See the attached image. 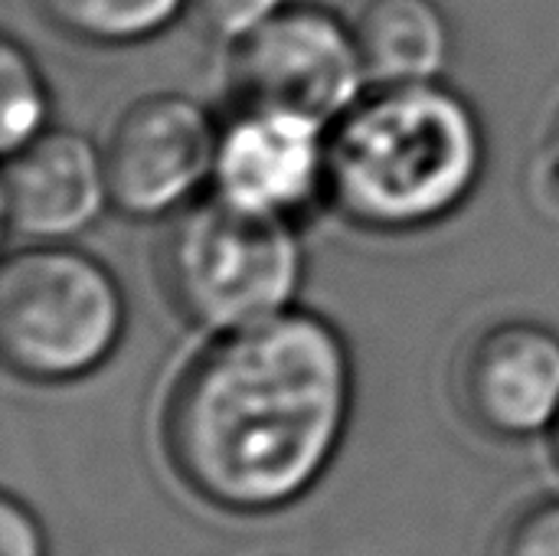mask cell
Listing matches in <instances>:
<instances>
[{"label": "cell", "instance_id": "1", "mask_svg": "<svg viewBox=\"0 0 559 556\" xmlns=\"http://www.w3.org/2000/svg\"><path fill=\"white\" fill-rule=\"evenodd\" d=\"M357 397L347 338L308 308L216 334L167 390L160 446L206 508L262 518L318 488Z\"/></svg>", "mask_w": 559, "mask_h": 556}, {"label": "cell", "instance_id": "2", "mask_svg": "<svg viewBox=\"0 0 559 556\" xmlns=\"http://www.w3.org/2000/svg\"><path fill=\"white\" fill-rule=\"evenodd\" d=\"M485 164V121L459 88L370 85L328 128V203L364 233H423L475 197Z\"/></svg>", "mask_w": 559, "mask_h": 556}, {"label": "cell", "instance_id": "3", "mask_svg": "<svg viewBox=\"0 0 559 556\" xmlns=\"http://www.w3.org/2000/svg\"><path fill=\"white\" fill-rule=\"evenodd\" d=\"M157 275L174 311L216 338L298 308L305 249L295 223L206 193L170 216Z\"/></svg>", "mask_w": 559, "mask_h": 556}, {"label": "cell", "instance_id": "4", "mask_svg": "<svg viewBox=\"0 0 559 556\" xmlns=\"http://www.w3.org/2000/svg\"><path fill=\"white\" fill-rule=\"evenodd\" d=\"M128 331L115 272L72 242L20 246L0 269V354L13 377L43 387L98 374Z\"/></svg>", "mask_w": 559, "mask_h": 556}, {"label": "cell", "instance_id": "5", "mask_svg": "<svg viewBox=\"0 0 559 556\" xmlns=\"http://www.w3.org/2000/svg\"><path fill=\"white\" fill-rule=\"evenodd\" d=\"M229 46V88L239 105L334 125L370 88L354 26L324 3L288 0Z\"/></svg>", "mask_w": 559, "mask_h": 556}, {"label": "cell", "instance_id": "6", "mask_svg": "<svg viewBox=\"0 0 559 556\" xmlns=\"http://www.w3.org/2000/svg\"><path fill=\"white\" fill-rule=\"evenodd\" d=\"M219 121L190 95L131 102L111 125L102 157L111 210L128 220H170L213 187Z\"/></svg>", "mask_w": 559, "mask_h": 556}, {"label": "cell", "instance_id": "7", "mask_svg": "<svg viewBox=\"0 0 559 556\" xmlns=\"http://www.w3.org/2000/svg\"><path fill=\"white\" fill-rule=\"evenodd\" d=\"M328 128L298 111L239 105L219 121L210 193L226 203L298 223L328 203Z\"/></svg>", "mask_w": 559, "mask_h": 556}, {"label": "cell", "instance_id": "8", "mask_svg": "<svg viewBox=\"0 0 559 556\" xmlns=\"http://www.w3.org/2000/svg\"><path fill=\"white\" fill-rule=\"evenodd\" d=\"M455 397L472 426L495 439L550 436L559 419V334L524 318L481 328L455 360Z\"/></svg>", "mask_w": 559, "mask_h": 556}, {"label": "cell", "instance_id": "9", "mask_svg": "<svg viewBox=\"0 0 559 556\" xmlns=\"http://www.w3.org/2000/svg\"><path fill=\"white\" fill-rule=\"evenodd\" d=\"M111 206L102 147L69 128H49L7 154L0 213L23 246L75 242Z\"/></svg>", "mask_w": 559, "mask_h": 556}, {"label": "cell", "instance_id": "10", "mask_svg": "<svg viewBox=\"0 0 559 556\" xmlns=\"http://www.w3.org/2000/svg\"><path fill=\"white\" fill-rule=\"evenodd\" d=\"M370 85L442 82L452 23L436 0H370L354 23Z\"/></svg>", "mask_w": 559, "mask_h": 556}, {"label": "cell", "instance_id": "11", "mask_svg": "<svg viewBox=\"0 0 559 556\" xmlns=\"http://www.w3.org/2000/svg\"><path fill=\"white\" fill-rule=\"evenodd\" d=\"M33 7L52 29L92 46L144 43L187 13V0H33Z\"/></svg>", "mask_w": 559, "mask_h": 556}, {"label": "cell", "instance_id": "12", "mask_svg": "<svg viewBox=\"0 0 559 556\" xmlns=\"http://www.w3.org/2000/svg\"><path fill=\"white\" fill-rule=\"evenodd\" d=\"M49 88L26 46L13 36L0 43V147L3 154L20 151L49 131Z\"/></svg>", "mask_w": 559, "mask_h": 556}, {"label": "cell", "instance_id": "13", "mask_svg": "<svg viewBox=\"0 0 559 556\" xmlns=\"http://www.w3.org/2000/svg\"><path fill=\"white\" fill-rule=\"evenodd\" d=\"M491 556H559V495L518 508L498 531Z\"/></svg>", "mask_w": 559, "mask_h": 556}, {"label": "cell", "instance_id": "14", "mask_svg": "<svg viewBox=\"0 0 559 556\" xmlns=\"http://www.w3.org/2000/svg\"><path fill=\"white\" fill-rule=\"evenodd\" d=\"M288 0H187V13L219 39H242L259 23H265L275 10H282Z\"/></svg>", "mask_w": 559, "mask_h": 556}, {"label": "cell", "instance_id": "15", "mask_svg": "<svg viewBox=\"0 0 559 556\" xmlns=\"http://www.w3.org/2000/svg\"><path fill=\"white\" fill-rule=\"evenodd\" d=\"M0 554L3 556H49L46 531L39 518L13 495L0 501Z\"/></svg>", "mask_w": 559, "mask_h": 556}, {"label": "cell", "instance_id": "16", "mask_svg": "<svg viewBox=\"0 0 559 556\" xmlns=\"http://www.w3.org/2000/svg\"><path fill=\"white\" fill-rule=\"evenodd\" d=\"M544 170H547V187L550 193L559 197V115L550 128V138H547V157H544Z\"/></svg>", "mask_w": 559, "mask_h": 556}, {"label": "cell", "instance_id": "17", "mask_svg": "<svg viewBox=\"0 0 559 556\" xmlns=\"http://www.w3.org/2000/svg\"><path fill=\"white\" fill-rule=\"evenodd\" d=\"M550 446H554V459H557V465H559V419H557V426L550 429Z\"/></svg>", "mask_w": 559, "mask_h": 556}]
</instances>
